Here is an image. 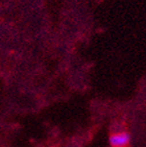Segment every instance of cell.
<instances>
[{
	"label": "cell",
	"instance_id": "cell-1",
	"mask_svg": "<svg viewBox=\"0 0 146 147\" xmlns=\"http://www.w3.org/2000/svg\"><path fill=\"white\" fill-rule=\"evenodd\" d=\"M130 137L126 131L113 134L110 137V144L112 147H128Z\"/></svg>",
	"mask_w": 146,
	"mask_h": 147
}]
</instances>
